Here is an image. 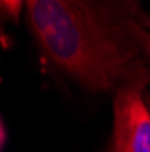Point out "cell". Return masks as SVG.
<instances>
[{"label":"cell","instance_id":"cell-4","mask_svg":"<svg viewBox=\"0 0 150 152\" xmlns=\"http://www.w3.org/2000/svg\"><path fill=\"white\" fill-rule=\"evenodd\" d=\"M0 143H2V127H0Z\"/></svg>","mask_w":150,"mask_h":152},{"label":"cell","instance_id":"cell-3","mask_svg":"<svg viewBox=\"0 0 150 152\" xmlns=\"http://www.w3.org/2000/svg\"><path fill=\"white\" fill-rule=\"evenodd\" d=\"M146 51H148V56H150V38H148V45H146Z\"/></svg>","mask_w":150,"mask_h":152},{"label":"cell","instance_id":"cell-2","mask_svg":"<svg viewBox=\"0 0 150 152\" xmlns=\"http://www.w3.org/2000/svg\"><path fill=\"white\" fill-rule=\"evenodd\" d=\"M145 85L146 76L116 91L110 152H150V107L143 100Z\"/></svg>","mask_w":150,"mask_h":152},{"label":"cell","instance_id":"cell-1","mask_svg":"<svg viewBox=\"0 0 150 152\" xmlns=\"http://www.w3.org/2000/svg\"><path fill=\"white\" fill-rule=\"evenodd\" d=\"M125 4L85 0H29L25 13L45 58L92 92L143 78L138 53L143 33Z\"/></svg>","mask_w":150,"mask_h":152}]
</instances>
